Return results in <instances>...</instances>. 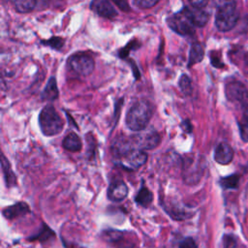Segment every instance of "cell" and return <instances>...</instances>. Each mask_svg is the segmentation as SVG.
<instances>
[{
    "mask_svg": "<svg viewBox=\"0 0 248 248\" xmlns=\"http://www.w3.org/2000/svg\"><path fill=\"white\" fill-rule=\"evenodd\" d=\"M186 10L196 27H202L207 23L209 19V15L204 10L200 8H195V7H192V8L186 7Z\"/></svg>",
    "mask_w": 248,
    "mask_h": 248,
    "instance_id": "2e32d148",
    "label": "cell"
},
{
    "mask_svg": "<svg viewBox=\"0 0 248 248\" xmlns=\"http://www.w3.org/2000/svg\"><path fill=\"white\" fill-rule=\"evenodd\" d=\"M58 95L59 92L57 88L56 79L54 77H51L42 92V99L45 101H54L58 98Z\"/></svg>",
    "mask_w": 248,
    "mask_h": 248,
    "instance_id": "d6986e66",
    "label": "cell"
},
{
    "mask_svg": "<svg viewBox=\"0 0 248 248\" xmlns=\"http://www.w3.org/2000/svg\"><path fill=\"white\" fill-rule=\"evenodd\" d=\"M133 140L135 144L142 150H150L159 145L161 137L157 131L154 130H142L138 135L134 136Z\"/></svg>",
    "mask_w": 248,
    "mask_h": 248,
    "instance_id": "ba28073f",
    "label": "cell"
},
{
    "mask_svg": "<svg viewBox=\"0 0 248 248\" xmlns=\"http://www.w3.org/2000/svg\"><path fill=\"white\" fill-rule=\"evenodd\" d=\"M39 126L46 137L60 134L64 127V121L52 106H46L39 114Z\"/></svg>",
    "mask_w": 248,
    "mask_h": 248,
    "instance_id": "7a4b0ae2",
    "label": "cell"
},
{
    "mask_svg": "<svg viewBox=\"0 0 248 248\" xmlns=\"http://www.w3.org/2000/svg\"><path fill=\"white\" fill-rule=\"evenodd\" d=\"M179 87L184 95H191L193 92V86H192V81L190 78L187 75H182L181 78H179Z\"/></svg>",
    "mask_w": 248,
    "mask_h": 248,
    "instance_id": "d4e9b609",
    "label": "cell"
},
{
    "mask_svg": "<svg viewBox=\"0 0 248 248\" xmlns=\"http://www.w3.org/2000/svg\"><path fill=\"white\" fill-rule=\"evenodd\" d=\"M15 10L20 14L30 13L34 10L37 4V0H9Z\"/></svg>",
    "mask_w": 248,
    "mask_h": 248,
    "instance_id": "ffe728a7",
    "label": "cell"
},
{
    "mask_svg": "<svg viewBox=\"0 0 248 248\" xmlns=\"http://www.w3.org/2000/svg\"><path fill=\"white\" fill-rule=\"evenodd\" d=\"M242 116L238 121L240 137L243 141L248 142V103L241 107Z\"/></svg>",
    "mask_w": 248,
    "mask_h": 248,
    "instance_id": "44dd1931",
    "label": "cell"
},
{
    "mask_svg": "<svg viewBox=\"0 0 248 248\" xmlns=\"http://www.w3.org/2000/svg\"><path fill=\"white\" fill-rule=\"evenodd\" d=\"M30 212L29 205L24 202H18L2 210L3 216L8 220H14Z\"/></svg>",
    "mask_w": 248,
    "mask_h": 248,
    "instance_id": "7c38bea8",
    "label": "cell"
},
{
    "mask_svg": "<svg viewBox=\"0 0 248 248\" xmlns=\"http://www.w3.org/2000/svg\"><path fill=\"white\" fill-rule=\"evenodd\" d=\"M202 159L201 158H187L183 164L182 175L185 183L193 184L198 182L203 172L204 166L202 164Z\"/></svg>",
    "mask_w": 248,
    "mask_h": 248,
    "instance_id": "5b68a950",
    "label": "cell"
},
{
    "mask_svg": "<svg viewBox=\"0 0 248 248\" xmlns=\"http://www.w3.org/2000/svg\"><path fill=\"white\" fill-rule=\"evenodd\" d=\"M121 160L124 162L122 164L123 167L127 166L130 170H135V169H139L140 167H141L146 163L147 154L142 149L134 148L127 155H125Z\"/></svg>",
    "mask_w": 248,
    "mask_h": 248,
    "instance_id": "30bf717a",
    "label": "cell"
},
{
    "mask_svg": "<svg viewBox=\"0 0 248 248\" xmlns=\"http://www.w3.org/2000/svg\"><path fill=\"white\" fill-rule=\"evenodd\" d=\"M181 128L183 129L184 132L186 133H191L192 132V124L189 121V119H185L181 124H180Z\"/></svg>",
    "mask_w": 248,
    "mask_h": 248,
    "instance_id": "f546056e",
    "label": "cell"
},
{
    "mask_svg": "<svg viewBox=\"0 0 248 248\" xmlns=\"http://www.w3.org/2000/svg\"><path fill=\"white\" fill-rule=\"evenodd\" d=\"M160 0H134V4L141 9H150L158 4Z\"/></svg>",
    "mask_w": 248,
    "mask_h": 248,
    "instance_id": "484cf974",
    "label": "cell"
},
{
    "mask_svg": "<svg viewBox=\"0 0 248 248\" xmlns=\"http://www.w3.org/2000/svg\"><path fill=\"white\" fill-rule=\"evenodd\" d=\"M168 24L174 32L182 36H191L195 33L196 26L188 15L186 7L170 16L168 19Z\"/></svg>",
    "mask_w": 248,
    "mask_h": 248,
    "instance_id": "277c9868",
    "label": "cell"
},
{
    "mask_svg": "<svg viewBox=\"0 0 248 248\" xmlns=\"http://www.w3.org/2000/svg\"><path fill=\"white\" fill-rule=\"evenodd\" d=\"M225 94L230 102L238 104L240 108L248 103V89L240 81H229L225 86Z\"/></svg>",
    "mask_w": 248,
    "mask_h": 248,
    "instance_id": "8992f818",
    "label": "cell"
},
{
    "mask_svg": "<svg viewBox=\"0 0 248 248\" xmlns=\"http://www.w3.org/2000/svg\"><path fill=\"white\" fill-rule=\"evenodd\" d=\"M120 10L124 12H129L130 11V6L127 0H111Z\"/></svg>",
    "mask_w": 248,
    "mask_h": 248,
    "instance_id": "83f0119b",
    "label": "cell"
},
{
    "mask_svg": "<svg viewBox=\"0 0 248 248\" xmlns=\"http://www.w3.org/2000/svg\"><path fill=\"white\" fill-rule=\"evenodd\" d=\"M64 149L71 152H78L82 149V141L80 138L74 132L69 133L62 141Z\"/></svg>",
    "mask_w": 248,
    "mask_h": 248,
    "instance_id": "e0dca14e",
    "label": "cell"
},
{
    "mask_svg": "<svg viewBox=\"0 0 248 248\" xmlns=\"http://www.w3.org/2000/svg\"><path fill=\"white\" fill-rule=\"evenodd\" d=\"M239 183V175L234 173L230 176L222 177L220 179V185L224 189H237Z\"/></svg>",
    "mask_w": 248,
    "mask_h": 248,
    "instance_id": "cb8c5ba5",
    "label": "cell"
},
{
    "mask_svg": "<svg viewBox=\"0 0 248 248\" xmlns=\"http://www.w3.org/2000/svg\"><path fill=\"white\" fill-rule=\"evenodd\" d=\"M233 158L232 146L226 142H220L214 151V160L221 165H228Z\"/></svg>",
    "mask_w": 248,
    "mask_h": 248,
    "instance_id": "4fadbf2b",
    "label": "cell"
},
{
    "mask_svg": "<svg viewBox=\"0 0 248 248\" xmlns=\"http://www.w3.org/2000/svg\"><path fill=\"white\" fill-rule=\"evenodd\" d=\"M245 61H246V64L248 65V53L245 55Z\"/></svg>",
    "mask_w": 248,
    "mask_h": 248,
    "instance_id": "4dcf8cb0",
    "label": "cell"
},
{
    "mask_svg": "<svg viewBox=\"0 0 248 248\" xmlns=\"http://www.w3.org/2000/svg\"><path fill=\"white\" fill-rule=\"evenodd\" d=\"M217 8L215 16V25L217 29L221 32H228L232 30L238 20V12L235 1H229Z\"/></svg>",
    "mask_w": 248,
    "mask_h": 248,
    "instance_id": "3957f363",
    "label": "cell"
},
{
    "mask_svg": "<svg viewBox=\"0 0 248 248\" xmlns=\"http://www.w3.org/2000/svg\"><path fill=\"white\" fill-rule=\"evenodd\" d=\"M152 115V104L147 100H139L127 111L126 126L134 132H140L146 129Z\"/></svg>",
    "mask_w": 248,
    "mask_h": 248,
    "instance_id": "6da1fadb",
    "label": "cell"
},
{
    "mask_svg": "<svg viewBox=\"0 0 248 248\" xmlns=\"http://www.w3.org/2000/svg\"><path fill=\"white\" fill-rule=\"evenodd\" d=\"M71 69L79 76H88L94 70V60L86 53H75L69 58Z\"/></svg>",
    "mask_w": 248,
    "mask_h": 248,
    "instance_id": "52a82bcc",
    "label": "cell"
},
{
    "mask_svg": "<svg viewBox=\"0 0 248 248\" xmlns=\"http://www.w3.org/2000/svg\"><path fill=\"white\" fill-rule=\"evenodd\" d=\"M128 193L129 189L124 181L114 180L108 188V199L113 202H119L127 198Z\"/></svg>",
    "mask_w": 248,
    "mask_h": 248,
    "instance_id": "8fae6325",
    "label": "cell"
},
{
    "mask_svg": "<svg viewBox=\"0 0 248 248\" xmlns=\"http://www.w3.org/2000/svg\"><path fill=\"white\" fill-rule=\"evenodd\" d=\"M179 248H198V246L192 237H187L180 243Z\"/></svg>",
    "mask_w": 248,
    "mask_h": 248,
    "instance_id": "4316f807",
    "label": "cell"
},
{
    "mask_svg": "<svg viewBox=\"0 0 248 248\" xmlns=\"http://www.w3.org/2000/svg\"><path fill=\"white\" fill-rule=\"evenodd\" d=\"M1 167H2L3 176H4V179L6 182V186L8 188H12V187L16 186L17 183L16 175L14 172L9 160L5 157V155L3 153L1 156Z\"/></svg>",
    "mask_w": 248,
    "mask_h": 248,
    "instance_id": "9a60e30c",
    "label": "cell"
},
{
    "mask_svg": "<svg viewBox=\"0 0 248 248\" xmlns=\"http://www.w3.org/2000/svg\"><path fill=\"white\" fill-rule=\"evenodd\" d=\"M189 2L192 5V7L202 9L207 5L208 0H189Z\"/></svg>",
    "mask_w": 248,
    "mask_h": 248,
    "instance_id": "f1b7e54d",
    "label": "cell"
},
{
    "mask_svg": "<svg viewBox=\"0 0 248 248\" xmlns=\"http://www.w3.org/2000/svg\"><path fill=\"white\" fill-rule=\"evenodd\" d=\"M104 239L111 246V248H134L135 244L125 237V233L119 231H107L103 234Z\"/></svg>",
    "mask_w": 248,
    "mask_h": 248,
    "instance_id": "9c48e42d",
    "label": "cell"
},
{
    "mask_svg": "<svg viewBox=\"0 0 248 248\" xmlns=\"http://www.w3.org/2000/svg\"><path fill=\"white\" fill-rule=\"evenodd\" d=\"M91 7L101 16L113 18L117 16V12L108 0H94Z\"/></svg>",
    "mask_w": 248,
    "mask_h": 248,
    "instance_id": "5bb4252c",
    "label": "cell"
},
{
    "mask_svg": "<svg viewBox=\"0 0 248 248\" xmlns=\"http://www.w3.org/2000/svg\"><path fill=\"white\" fill-rule=\"evenodd\" d=\"M153 201V194L152 192L144 185L143 181L141 183V186L138 192V194L135 197V202L143 207H147L150 205V203Z\"/></svg>",
    "mask_w": 248,
    "mask_h": 248,
    "instance_id": "ac0fdd59",
    "label": "cell"
},
{
    "mask_svg": "<svg viewBox=\"0 0 248 248\" xmlns=\"http://www.w3.org/2000/svg\"><path fill=\"white\" fill-rule=\"evenodd\" d=\"M203 55H204V50L202 46L200 43H194L190 49L189 66H192L194 64L201 62L203 58Z\"/></svg>",
    "mask_w": 248,
    "mask_h": 248,
    "instance_id": "7402d4cb",
    "label": "cell"
},
{
    "mask_svg": "<svg viewBox=\"0 0 248 248\" xmlns=\"http://www.w3.org/2000/svg\"><path fill=\"white\" fill-rule=\"evenodd\" d=\"M55 236L54 232L46 225L43 224V228L40 230L39 232H37L36 234L32 235L31 237H29L28 239L30 241H40V242H45L49 240L50 238H53Z\"/></svg>",
    "mask_w": 248,
    "mask_h": 248,
    "instance_id": "603a6c76",
    "label": "cell"
}]
</instances>
